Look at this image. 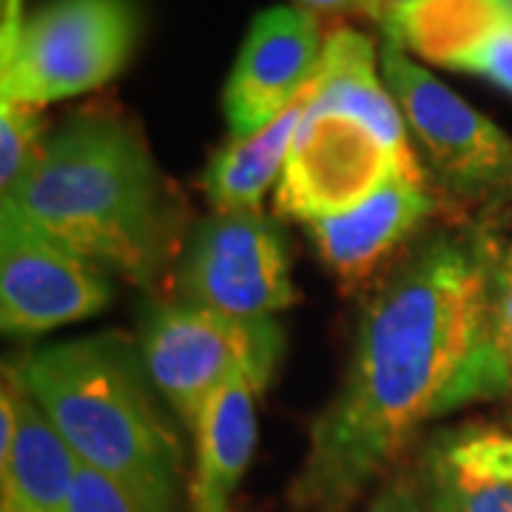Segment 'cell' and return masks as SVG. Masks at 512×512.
<instances>
[{
  "mask_svg": "<svg viewBox=\"0 0 512 512\" xmlns=\"http://www.w3.org/2000/svg\"><path fill=\"white\" fill-rule=\"evenodd\" d=\"M325 37L311 9L271 6L248 29L234 72L225 83L222 111L234 137H248L308 92Z\"/></svg>",
  "mask_w": 512,
  "mask_h": 512,
  "instance_id": "10",
  "label": "cell"
},
{
  "mask_svg": "<svg viewBox=\"0 0 512 512\" xmlns=\"http://www.w3.org/2000/svg\"><path fill=\"white\" fill-rule=\"evenodd\" d=\"M419 490L430 512H512V490L458 470L433 447L419 464Z\"/></svg>",
  "mask_w": 512,
  "mask_h": 512,
  "instance_id": "16",
  "label": "cell"
},
{
  "mask_svg": "<svg viewBox=\"0 0 512 512\" xmlns=\"http://www.w3.org/2000/svg\"><path fill=\"white\" fill-rule=\"evenodd\" d=\"M495 262L478 239H430L370 299L345 382L313 421L291 512H348L441 413L493 399Z\"/></svg>",
  "mask_w": 512,
  "mask_h": 512,
  "instance_id": "1",
  "label": "cell"
},
{
  "mask_svg": "<svg viewBox=\"0 0 512 512\" xmlns=\"http://www.w3.org/2000/svg\"><path fill=\"white\" fill-rule=\"evenodd\" d=\"M311 86L291 109H285L274 123L259 128L248 137H231L228 146L217 151L205 174V194L214 211L259 208L262 197L279 183L282 168L288 163L293 137L308 111Z\"/></svg>",
  "mask_w": 512,
  "mask_h": 512,
  "instance_id": "15",
  "label": "cell"
},
{
  "mask_svg": "<svg viewBox=\"0 0 512 512\" xmlns=\"http://www.w3.org/2000/svg\"><path fill=\"white\" fill-rule=\"evenodd\" d=\"M271 367H248L202 407L194 433V473L188 512H231L256 447V404L271 382Z\"/></svg>",
  "mask_w": 512,
  "mask_h": 512,
  "instance_id": "12",
  "label": "cell"
},
{
  "mask_svg": "<svg viewBox=\"0 0 512 512\" xmlns=\"http://www.w3.org/2000/svg\"><path fill=\"white\" fill-rule=\"evenodd\" d=\"M140 32L134 0H49L0 60V100L49 106L123 72Z\"/></svg>",
  "mask_w": 512,
  "mask_h": 512,
  "instance_id": "4",
  "label": "cell"
},
{
  "mask_svg": "<svg viewBox=\"0 0 512 512\" xmlns=\"http://www.w3.org/2000/svg\"><path fill=\"white\" fill-rule=\"evenodd\" d=\"M302 9H319V12H362L367 15L370 0H296Z\"/></svg>",
  "mask_w": 512,
  "mask_h": 512,
  "instance_id": "23",
  "label": "cell"
},
{
  "mask_svg": "<svg viewBox=\"0 0 512 512\" xmlns=\"http://www.w3.org/2000/svg\"><path fill=\"white\" fill-rule=\"evenodd\" d=\"M379 66L410 140L421 148L441 188L456 200L481 205L510 200V134L464 103L387 35L379 40Z\"/></svg>",
  "mask_w": 512,
  "mask_h": 512,
  "instance_id": "5",
  "label": "cell"
},
{
  "mask_svg": "<svg viewBox=\"0 0 512 512\" xmlns=\"http://www.w3.org/2000/svg\"><path fill=\"white\" fill-rule=\"evenodd\" d=\"M43 109L18 100H0V185L3 194L35 163L46 140Z\"/></svg>",
  "mask_w": 512,
  "mask_h": 512,
  "instance_id": "17",
  "label": "cell"
},
{
  "mask_svg": "<svg viewBox=\"0 0 512 512\" xmlns=\"http://www.w3.org/2000/svg\"><path fill=\"white\" fill-rule=\"evenodd\" d=\"M453 69L478 74L495 83L498 89L512 94V20L501 9L478 32L476 40L461 52Z\"/></svg>",
  "mask_w": 512,
  "mask_h": 512,
  "instance_id": "19",
  "label": "cell"
},
{
  "mask_svg": "<svg viewBox=\"0 0 512 512\" xmlns=\"http://www.w3.org/2000/svg\"><path fill=\"white\" fill-rule=\"evenodd\" d=\"M103 271L15 202L0 205V322L12 336H37L109 308Z\"/></svg>",
  "mask_w": 512,
  "mask_h": 512,
  "instance_id": "9",
  "label": "cell"
},
{
  "mask_svg": "<svg viewBox=\"0 0 512 512\" xmlns=\"http://www.w3.org/2000/svg\"><path fill=\"white\" fill-rule=\"evenodd\" d=\"M495 6H498V9H501V12H504V15H507V18L512 20V0H493Z\"/></svg>",
  "mask_w": 512,
  "mask_h": 512,
  "instance_id": "25",
  "label": "cell"
},
{
  "mask_svg": "<svg viewBox=\"0 0 512 512\" xmlns=\"http://www.w3.org/2000/svg\"><path fill=\"white\" fill-rule=\"evenodd\" d=\"M458 470L490 478L512 490V433L501 430H461L430 444Z\"/></svg>",
  "mask_w": 512,
  "mask_h": 512,
  "instance_id": "18",
  "label": "cell"
},
{
  "mask_svg": "<svg viewBox=\"0 0 512 512\" xmlns=\"http://www.w3.org/2000/svg\"><path fill=\"white\" fill-rule=\"evenodd\" d=\"M399 171L427 177L416 157L393 151L362 120L305 111L276 183V214L305 225L345 214Z\"/></svg>",
  "mask_w": 512,
  "mask_h": 512,
  "instance_id": "8",
  "label": "cell"
},
{
  "mask_svg": "<svg viewBox=\"0 0 512 512\" xmlns=\"http://www.w3.org/2000/svg\"><path fill=\"white\" fill-rule=\"evenodd\" d=\"M285 336L274 319H234L197 305H165L148 319L143 365L188 430L228 379L248 367L276 370Z\"/></svg>",
  "mask_w": 512,
  "mask_h": 512,
  "instance_id": "6",
  "label": "cell"
},
{
  "mask_svg": "<svg viewBox=\"0 0 512 512\" xmlns=\"http://www.w3.org/2000/svg\"><path fill=\"white\" fill-rule=\"evenodd\" d=\"M490 359H493L495 396H512V248L495 262Z\"/></svg>",
  "mask_w": 512,
  "mask_h": 512,
  "instance_id": "20",
  "label": "cell"
},
{
  "mask_svg": "<svg viewBox=\"0 0 512 512\" xmlns=\"http://www.w3.org/2000/svg\"><path fill=\"white\" fill-rule=\"evenodd\" d=\"M436 211L427 177L399 171L362 205L311 222V237L339 282L350 288L373 276L393 251L419 231Z\"/></svg>",
  "mask_w": 512,
  "mask_h": 512,
  "instance_id": "11",
  "label": "cell"
},
{
  "mask_svg": "<svg viewBox=\"0 0 512 512\" xmlns=\"http://www.w3.org/2000/svg\"><path fill=\"white\" fill-rule=\"evenodd\" d=\"M365 512H430L416 476H390Z\"/></svg>",
  "mask_w": 512,
  "mask_h": 512,
  "instance_id": "22",
  "label": "cell"
},
{
  "mask_svg": "<svg viewBox=\"0 0 512 512\" xmlns=\"http://www.w3.org/2000/svg\"><path fill=\"white\" fill-rule=\"evenodd\" d=\"M308 111L345 114L370 126L402 157H416L410 134L379 66V43L356 29H333L325 37L319 69L311 80Z\"/></svg>",
  "mask_w": 512,
  "mask_h": 512,
  "instance_id": "13",
  "label": "cell"
},
{
  "mask_svg": "<svg viewBox=\"0 0 512 512\" xmlns=\"http://www.w3.org/2000/svg\"><path fill=\"white\" fill-rule=\"evenodd\" d=\"M97 268L151 285L177 245V208L143 134L109 109L74 111L46 134L6 194Z\"/></svg>",
  "mask_w": 512,
  "mask_h": 512,
  "instance_id": "2",
  "label": "cell"
},
{
  "mask_svg": "<svg viewBox=\"0 0 512 512\" xmlns=\"http://www.w3.org/2000/svg\"><path fill=\"white\" fill-rule=\"evenodd\" d=\"M410 3H416V0H370V6H367V18H373L379 26H384L387 20L393 18V15H399V12L407 9Z\"/></svg>",
  "mask_w": 512,
  "mask_h": 512,
  "instance_id": "24",
  "label": "cell"
},
{
  "mask_svg": "<svg viewBox=\"0 0 512 512\" xmlns=\"http://www.w3.org/2000/svg\"><path fill=\"white\" fill-rule=\"evenodd\" d=\"M15 373L83 467L157 510L183 512V444L123 339L86 336L29 350Z\"/></svg>",
  "mask_w": 512,
  "mask_h": 512,
  "instance_id": "3",
  "label": "cell"
},
{
  "mask_svg": "<svg viewBox=\"0 0 512 512\" xmlns=\"http://www.w3.org/2000/svg\"><path fill=\"white\" fill-rule=\"evenodd\" d=\"M177 282L185 305L248 322L296 302L285 242L262 205L214 211L188 245Z\"/></svg>",
  "mask_w": 512,
  "mask_h": 512,
  "instance_id": "7",
  "label": "cell"
},
{
  "mask_svg": "<svg viewBox=\"0 0 512 512\" xmlns=\"http://www.w3.org/2000/svg\"><path fill=\"white\" fill-rule=\"evenodd\" d=\"M77 470L72 447L20 384L18 430L0 450V512H69Z\"/></svg>",
  "mask_w": 512,
  "mask_h": 512,
  "instance_id": "14",
  "label": "cell"
},
{
  "mask_svg": "<svg viewBox=\"0 0 512 512\" xmlns=\"http://www.w3.org/2000/svg\"><path fill=\"white\" fill-rule=\"evenodd\" d=\"M69 512H163L151 507L140 495L126 490L114 478L103 476L97 470H89L80 464L77 478H74L72 501Z\"/></svg>",
  "mask_w": 512,
  "mask_h": 512,
  "instance_id": "21",
  "label": "cell"
}]
</instances>
